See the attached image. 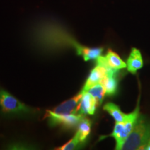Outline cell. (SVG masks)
Here are the masks:
<instances>
[{
	"label": "cell",
	"mask_w": 150,
	"mask_h": 150,
	"mask_svg": "<svg viewBox=\"0 0 150 150\" xmlns=\"http://www.w3.org/2000/svg\"><path fill=\"white\" fill-rule=\"evenodd\" d=\"M78 146H81V145L79 140V137L77 134H75L74 136L73 137L72 139L67 141L66 143L60 147H56V150H73L76 149L77 148Z\"/></svg>",
	"instance_id": "15"
},
{
	"label": "cell",
	"mask_w": 150,
	"mask_h": 150,
	"mask_svg": "<svg viewBox=\"0 0 150 150\" xmlns=\"http://www.w3.org/2000/svg\"><path fill=\"white\" fill-rule=\"evenodd\" d=\"M33 38L35 44L46 51L73 48L76 54L83 56V59H88L91 54V48L81 45L70 33L54 24H45L35 30Z\"/></svg>",
	"instance_id": "1"
},
{
	"label": "cell",
	"mask_w": 150,
	"mask_h": 150,
	"mask_svg": "<svg viewBox=\"0 0 150 150\" xmlns=\"http://www.w3.org/2000/svg\"><path fill=\"white\" fill-rule=\"evenodd\" d=\"M85 117L82 114H69V115H56L50 110L46 111L45 117L47 118L49 123L52 126L60 125L67 129L77 127L80 122Z\"/></svg>",
	"instance_id": "5"
},
{
	"label": "cell",
	"mask_w": 150,
	"mask_h": 150,
	"mask_svg": "<svg viewBox=\"0 0 150 150\" xmlns=\"http://www.w3.org/2000/svg\"><path fill=\"white\" fill-rule=\"evenodd\" d=\"M83 96L81 99L78 108V114L94 115L97 106H98L96 99L88 91H83Z\"/></svg>",
	"instance_id": "8"
},
{
	"label": "cell",
	"mask_w": 150,
	"mask_h": 150,
	"mask_svg": "<svg viewBox=\"0 0 150 150\" xmlns=\"http://www.w3.org/2000/svg\"><path fill=\"white\" fill-rule=\"evenodd\" d=\"M99 83L104 86L106 91V95L107 96H112L117 92V80L116 79V74H107Z\"/></svg>",
	"instance_id": "12"
},
{
	"label": "cell",
	"mask_w": 150,
	"mask_h": 150,
	"mask_svg": "<svg viewBox=\"0 0 150 150\" xmlns=\"http://www.w3.org/2000/svg\"><path fill=\"white\" fill-rule=\"evenodd\" d=\"M150 139V123L139 117L134 129L122 145L120 150L145 149Z\"/></svg>",
	"instance_id": "2"
},
{
	"label": "cell",
	"mask_w": 150,
	"mask_h": 150,
	"mask_svg": "<svg viewBox=\"0 0 150 150\" xmlns=\"http://www.w3.org/2000/svg\"><path fill=\"white\" fill-rule=\"evenodd\" d=\"M127 70L131 74H136L137 71L143 66V61L140 50L136 48H132L129 58L127 61Z\"/></svg>",
	"instance_id": "10"
},
{
	"label": "cell",
	"mask_w": 150,
	"mask_h": 150,
	"mask_svg": "<svg viewBox=\"0 0 150 150\" xmlns=\"http://www.w3.org/2000/svg\"><path fill=\"white\" fill-rule=\"evenodd\" d=\"M0 111L5 115H17L29 112L30 108L7 91L1 90L0 91Z\"/></svg>",
	"instance_id": "4"
},
{
	"label": "cell",
	"mask_w": 150,
	"mask_h": 150,
	"mask_svg": "<svg viewBox=\"0 0 150 150\" xmlns=\"http://www.w3.org/2000/svg\"><path fill=\"white\" fill-rule=\"evenodd\" d=\"M104 110L107 111L113 117L116 122H124L129 118L130 113L125 114L121 111L120 108L113 103L109 102L104 106Z\"/></svg>",
	"instance_id": "11"
},
{
	"label": "cell",
	"mask_w": 150,
	"mask_h": 150,
	"mask_svg": "<svg viewBox=\"0 0 150 150\" xmlns=\"http://www.w3.org/2000/svg\"><path fill=\"white\" fill-rule=\"evenodd\" d=\"M91 130V122L89 119L84 117L77 127V131L76 134L79 137L81 145H83L86 142L88 136H89Z\"/></svg>",
	"instance_id": "13"
},
{
	"label": "cell",
	"mask_w": 150,
	"mask_h": 150,
	"mask_svg": "<svg viewBox=\"0 0 150 150\" xmlns=\"http://www.w3.org/2000/svg\"><path fill=\"white\" fill-rule=\"evenodd\" d=\"M139 118V104H138L134 112H131L129 118L124 122H116L113 131L110 136L115 138L116 141L115 149L120 150L122 145L129 135L134 129Z\"/></svg>",
	"instance_id": "3"
},
{
	"label": "cell",
	"mask_w": 150,
	"mask_h": 150,
	"mask_svg": "<svg viewBox=\"0 0 150 150\" xmlns=\"http://www.w3.org/2000/svg\"><path fill=\"white\" fill-rule=\"evenodd\" d=\"M96 60L97 64L106 67L108 71V72H114L127 67V63H125L115 52L110 50H108L106 56H99Z\"/></svg>",
	"instance_id": "6"
},
{
	"label": "cell",
	"mask_w": 150,
	"mask_h": 150,
	"mask_svg": "<svg viewBox=\"0 0 150 150\" xmlns=\"http://www.w3.org/2000/svg\"><path fill=\"white\" fill-rule=\"evenodd\" d=\"M145 150H150V139L149 140V141H148L147 145H146Z\"/></svg>",
	"instance_id": "16"
},
{
	"label": "cell",
	"mask_w": 150,
	"mask_h": 150,
	"mask_svg": "<svg viewBox=\"0 0 150 150\" xmlns=\"http://www.w3.org/2000/svg\"><path fill=\"white\" fill-rule=\"evenodd\" d=\"M108 71L106 67L102 66V65L97 64L96 66L91 70L85 84H84L82 91H88V89L93 87V86L100 83L102 79L108 74Z\"/></svg>",
	"instance_id": "9"
},
{
	"label": "cell",
	"mask_w": 150,
	"mask_h": 150,
	"mask_svg": "<svg viewBox=\"0 0 150 150\" xmlns=\"http://www.w3.org/2000/svg\"><path fill=\"white\" fill-rule=\"evenodd\" d=\"M88 92L96 99L98 105L102 104L105 95H106V91H105L104 86L101 83H97L96 85L93 86V87L88 89Z\"/></svg>",
	"instance_id": "14"
},
{
	"label": "cell",
	"mask_w": 150,
	"mask_h": 150,
	"mask_svg": "<svg viewBox=\"0 0 150 150\" xmlns=\"http://www.w3.org/2000/svg\"><path fill=\"white\" fill-rule=\"evenodd\" d=\"M83 92L81 91L78 93L76 96L72 98L65 101L59 106L54 108L53 110H50L53 113L56 115H69V114H78V108L79 106L81 99L83 96Z\"/></svg>",
	"instance_id": "7"
}]
</instances>
